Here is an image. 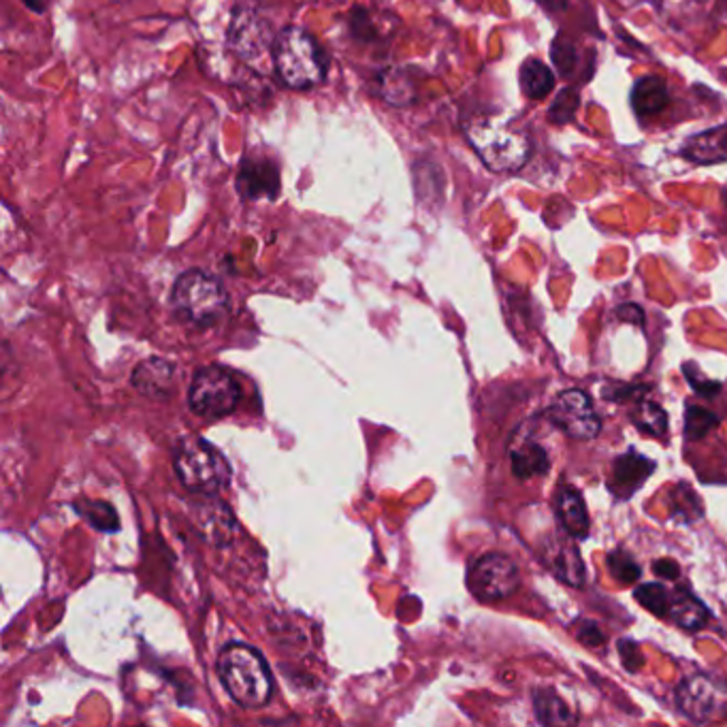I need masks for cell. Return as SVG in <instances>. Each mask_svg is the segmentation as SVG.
<instances>
[{"label":"cell","instance_id":"obj_1","mask_svg":"<svg viewBox=\"0 0 727 727\" xmlns=\"http://www.w3.org/2000/svg\"><path fill=\"white\" fill-rule=\"evenodd\" d=\"M272 64L286 88L311 90L325 84L329 73V54L308 30L286 27L276 34Z\"/></svg>","mask_w":727,"mask_h":727},{"label":"cell","instance_id":"obj_2","mask_svg":"<svg viewBox=\"0 0 727 727\" xmlns=\"http://www.w3.org/2000/svg\"><path fill=\"white\" fill-rule=\"evenodd\" d=\"M218 676L231 698L244 708H263L274 698V676L265 657L246 644H228L218 657Z\"/></svg>","mask_w":727,"mask_h":727},{"label":"cell","instance_id":"obj_3","mask_svg":"<svg viewBox=\"0 0 727 727\" xmlns=\"http://www.w3.org/2000/svg\"><path fill=\"white\" fill-rule=\"evenodd\" d=\"M171 308L182 322L195 329H209L223 320L228 308V293L216 276L191 269L173 284Z\"/></svg>","mask_w":727,"mask_h":727},{"label":"cell","instance_id":"obj_4","mask_svg":"<svg viewBox=\"0 0 727 727\" xmlns=\"http://www.w3.org/2000/svg\"><path fill=\"white\" fill-rule=\"evenodd\" d=\"M173 468L180 482L193 493H216L226 487L231 468L209 442L188 436L173 448Z\"/></svg>","mask_w":727,"mask_h":727},{"label":"cell","instance_id":"obj_5","mask_svg":"<svg viewBox=\"0 0 727 727\" xmlns=\"http://www.w3.org/2000/svg\"><path fill=\"white\" fill-rule=\"evenodd\" d=\"M239 382L223 367L198 369L188 391L191 410L205 420H218L233 414L239 406Z\"/></svg>","mask_w":727,"mask_h":727},{"label":"cell","instance_id":"obj_6","mask_svg":"<svg viewBox=\"0 0 727 727\" xmlns=\"http://www.w3.org/2000/svg\"><path fill=\"white\" fill-rule=\"evenodd\" d=\"M465 135L482 163L495 173H514L530 158V143L525 137L491 122H474L465 129Z\"/></svg>","mask_w":727,"mask_h":727},{"label":"cell","instance_id":"obj_7","mask_svg":"<svg viewBox=\"0 0 727 727\" xmlns=\"http://www.w3.org/2000/svg\"><path fill=\"white\" fill-rule=\"evenodd\" d=\"M676 706L694 724L717 721L726 717L727 689L715 678L696 674L678 685Z\"/></svg>","mask_w":727,"mask_h":727},{"label":"cell","instance_id":"obj_8","mask_svg":"<svg viewBox=\"0 0 727 727\" xmlns=\"http://www.w3.org/2000/svg\"><path fill=\"white\" fill-rule=\"evenodd\" d=\"M470 591L474 593L475 600L480 602H502L510 597L519 585H521V572L516 563L500 555L491 553L475 561L468 576Z\"/></svg>","mask_w":727,"mask_h":727},{"label":"cell","instance_id":"obj_9","mask_svg":"<svg viewBox=\"0 0 727 727\" xmlns=\"http://www.w3.org/2000/svg\"><path fill=\"white\" fill-rule=\"evenodd\" d=\"M549 417L565 436L574 440H593L602 429V422L593 410L591 397L578 389L560 392V397L549 410Z\"/></svg>","mask_w":727,"mask_h":727},{"label":"cell","instance_id":"obj_10","mask_svg":"<svg viewBox=\"0 0 727 727\" xmlns=\"http://www.w3.org/2000/svg\"><path fill=\"white\" fill-rule=\"evenodd\" d=\"M237 193L244 201H274L280 196V163L274 156L248 154L242 158L235 180Z\"/></svg>","mask_w":727,"mask_h":727},{"label":"cell","instance_id":"obj_11","mask_svg":"<svg viewBox=\"0 0 727 727\" xmlns=\"http://www.w3.org/2000/svg\"><path fill=\"white\" fill-rule=\"evenodd\" d=\"M276 34L267 20L258 18L253 11L235 13V20L228 29V43L235 54L246 64H258L274 52Z\"/></svg>","mask_w":727,"mask_h":727},{"label":"cell","instance_id":"obj_12","mask_svg":"<svg viewBox=\"0 0 727 727\" xmlns=\"http://www.w3.org/2000/svg\"><path fill=\"white\" fill-rule=\"evenodd\" d=\"M576 537L561 535V533H549L540 542V560L560 578L561 583L570 587H583L585 585V563L581 557V551L574 542Z\"/></svg>","mask_w":727,"mask_h":727},{"label":"cell","instance_id":"obj_13","mask_svg":"<svg viewBox=\"0 0 727 727\" xmlns=\"http://www.w3.org/2000/svg\"><path fill=\"white\" fill-rule=\"evenodd\" d=\"M655 470V461L638 452H627L616 457L611 475V491L618 498H629Z\"/></svg>","mask_w":727,"mask_h":727},{"label":"cell","instance_id":"obj_14","mask_svg":"<svg viewBox=\"0 0 727 727\" xmlns=\"http://www.w3.org/2000/svg\"><path fill=\"white\" fill-rule=\"evenodd\" d=\"M175 385V365L165 359H147L133 371V387L150 399H167Z\"/></svg>","mask_w":727,"mask_h":727},{"label":"cell","instance_id":"obj_15","mask_svg":"<svg viewBox=\"0 0 727 727\" xmlns=\"http://www.w3.org/2000/svg\"><path fill=\"white\" fill-rule=\"evenodd\" d=\"M680 154L698 165H713L727 161V124L694 135L680 147Z\"/></svg>","mask_w":727,"mask_h":727},{"label":"cell","instance_id":"obj_16","mask_svg":"<svg viewBox=\"0 0 727 727\" xmlns=\"http://www.w3.org/2000/svg\"><path fill=\"white\" fill-rule=\"evenodd\" d=\"M555 510L563 523V530L576 540H585L591 530L587 505L583 495L574 487H561L555 495Z\"/></svg>","mask_w":727,"mask_h":727},{"label":"cell","instance_id":"obj_17","mask_svg":"<svg viewBox=\"0 0 727 727\" xmlns=\"http://www.w3.org/2000/svg\"><path fill=\"white\" fill-rule=\"evenodd\" d=\"M629 103L636 115L648 117V115H655V113L666 110V105L670 103V92L662 78L646 75L632 88Z\"/></svg>","mask_w":727,"mask_h":727},{"label":"cell","instance_id":"obj_18","mask_svg":"<svg viewBox=\"0 0 727 727\" xmlns=\"http://www.w3.org/2000/svg\"><path fill=\"white\" fill-rule=\"evenodd\" d=\"M533 706H535V717L542 726H574L576 715L572 708L565 704L557 692L551 689H540L533 694Z\"/></svg>","mask_w":727,"mask_h":727},{"label":"cell","instance_id":"obj_19","mask_svg":"<svg viewBox=\"0 0 727 727\" xmlns=\"http://www.w3.org/2000/svg\"><path fill=\"white\" fill-rule=\"evenodd\" d=\"M378 94L392 107L410 105L414 101V85L408 78L406 69H401V66L385 69L378 75Z\"/></svg>","mask_w":727,"mask_h":727},{"label":"cell","instance_id":"obj_20","mask_svg":"<svg viewBox=\"0 0 727 727\" xmlns=\"http://www.w3.org/2000/svg\"><path fill=\"white\" fill-rule=\"evenodd\" d=\"M519 80H521V88H523L525 96L532 101L546 99L555 88V73L537 58H530L523 62Z\"/></svg>","mask_w":727,"mask_h":727},{"label":"cell","instance_id":"obj_21","mask_svg":"<svg viewBox=\"0 0 727 727\" xmlns=\"http://www.w3.org/2000/svg\"><path fill=\"white\" fill-rule=\"evenodd\" d=\"M549 468H551V459L546 450L535 442H523L521 447L512 450V472L521 480L546 474Z\"/></svg>","mask_w":727,"mask_h":727},{"label":"cell","instance_id":"obj_22","mask_svg":"<svg viewBox=\"0 0 727 727\" xmlns=\"http://www.w3.org/2000/svg\"><path fill=\"white\" fill-rule=\"evenodd\" d=\"M670 616L678 627H683L687 632H698L708 621V611L696 595L680 591V593H676V597L670 604Z\"/></svg>","mask_w":727,"mask_h":727},{"label":"cell","instance_id":"obj_23","mask_svg":"<svg viewBox=\"0 0 727 727\" xmlns=\"http://www.w3.org/2000/svg\"><path fill=\"white\" fill-rule=\"evenodd\" d=\"M75 510L84 516L85 521L99 530V532H117L120 528V521H117V514L113 510L112 505L105 504V502H80L75 504Z\"/></svg>","mask_w":727,"mask_h":727},{"label":"cell","instance_id":"obj_24","mask_svg":"<svg viewBox=\"0 0 727 727\" xmlns=\"http://www.w3.org/2000/svg\"><path fill=\"white\" fill-rule=\"evenodd\" d=\"M634 422H636V427L641 431H644V433H651V436L659 438L668 429V414L657 403H651V401H643L641 399V401H636Z\"/></svg>","mask_w":727,"mask_h":727},{"label":"cell","instance_id":"obj_25","mask_svg":"<svg viewBox=\"0 0 727 727\" xmlns=\"http://www.w3.org/2000/svg\"><path fill=\"white\" fill-rule=\"evenodd\" d=\"M717 424L719 420L710 410L692 403L685 408V438L689 442H698L702 438H706L708 433L715 431Z\"/></svg>","mask_w":727,"mask_h":727},{"label":"cell","instance_id":"obj_26","mask_svg":"<svg viewBox=\"0 0 727 727\" xmlns=\"http://www.w3.org/2000/svg\"><path fill=\"white\" fill-rule=\"evenodd\" d=\"M606 563H608L611 574L615 576L618 583H623V585H634V583H638L641 576H643V567L634 561V557H632L627 551H623V549H616V551H613V553L606 557Z\"/></svg>","mask_w":727,"mask_h":727},{"label":"cell","instance_id":"obj_27","mask_svg":"<svg viewBox=\"0 0 727 727\" xmlns=\"http://www.w3.org/2000/svg\"><path fill=\"white\" fill-rule=\"evenodd\" d=\"M634 597L643 604L648 613L657 616L670 615V595L664 585L657 583H644L636 588Z\"/></svg>","mask_w":727,"mask_h":727},{"label":"cell","instance_id":"obj_28","mask_svg":"<svg viewBox=\"0 0 727 727\" xmlns=\"http://www.w3.org/2000/svg\"><path fill=\"white\" fill-rule=\"evenodd\" d=\"M578 105H581V94L574 88H563L549 110V120L553 124H567L578 112Z\"/></svg>","mask_w":727,"mask_h":727},{"label":"cell","instance_id":"obj_29","mask_svg":"<svg viewBox=\"0 0 727 727\" xmlns=\"http://www.w3.org/2000/svg\"><path fill=\"white\" fill-rule=\"evenodd\" d=\"M551 58H553V64L560 71L561 78L567 80L576 71L578 54H576V45L570 39L557 37L555 43L551 45Z\"/></svg>","mask_w":727,"mask_h":727},{"label":"cell","instance_id":"obj_30","mask_svg":"<svg viewBox=\"0 0 727 727\" xmlns=\"http://www.w3.org/2000/svg\"><path fill=\"white\" fill-rule=\"evenodd\" d=\"M371 20H373V16H371L369 9H364V7L352 9L350 30H352L355 39H359L364 43H376L380 39V29Z\"/></svg>","mask_w":727,"mask_h":727},{"label":"cell","instance_id":"obj_31","mask_svg":"<svg viewBox=\"0 0 727 727\" xmlns=\"http://www.w3.org/2000/svg\"><path fill=\"white\" fill-rule=\"evenodd\" d=\"M616 648H618V655H621V662H623V668L632 674L641 670L644 666V655L641 651V646L629 641V638H621L616 643Z\"/></svg>","mask_w":727,"mask_h":727},{"label":"cell","instance_id":"obj_32","mask_svg":"<svg viewBox=\"0 0 727 727\" xmlns=\"http://www.w3.org/2000/svg\"><path fill=\"white\" fill-rule=\"evenodd\" d=\"M644 392H648L646 387H638V385H611L606 389H602V397L608 399V401H615V403H621V401H641Z\"/></svg>","mask_w":727,"mask_h":727},{"label":"cell","instance_id":"obj_33","mask_svg":"<svg viewBox=\"0 0 727 727\" xmlns=\"http://www.w3.org/2000/svg\"><path fill=\"white\" fill-rule=\"evenodd\" d=\"M576 638L587 646H602L606 643V634L593 621H581L576 627Z\"/></svg>","mask_w":727,"mask_h":727},{"label":"cell","instance_id":"obj_34","mask_svg":"<svg viewBox=\"0 0 727 727\" xmlns=\"http://www.w3.org/2000/svg\"><path fill=\"white\" fill-rule=\"evenodd\" d=\"M685 376L689 380V385L694 387V391L702 395V397H715L717 392L721 391V385L715 382V380H706V378H699L696 371H692L689 365H685Z\"/></svg>","mask_w":727,"mask_h":727},{"label":"cell","instance_id":"obj_35","mask_svg":"<svg viewBox=\"0 0 727 727\" xmlns=\"http://www.w3.org/2000/svg\"><path fill=\"white\" fill-rule=\"evenodd\" d=\"M653 572H655L657 576H662V578L674 581V578H678V574H680V565H678L676 561L659 560L653 563Z\"/></svg>","mask_w":727,"mask_h":727},{"label":"cell","instance_id":"obj_36","mask_svg":"<svg viewBox=\"0 0 727 727\" xmlns=\"http://www.w3.org/2000/svg\"><path fill=\"white\" fill-rule=\"evenodd\" d=\"M616 314L623 322H632V325H643L644 322L643 308L636 306V304H625V306L616 309Z\"/></svg>","mask_w":727,"mask_h":727},{"label":"cell","instance_id":"obj_37","mask_svg":"<svg viewBox=\"0 0 727 727\" xmlns=\"http://www.w3.org/2000/svg\"><path fill=\"white\" fill-rule=\"evenodd\" d=\"M22 2L29 7L30 11H34V13H39V16L48 13V9H50V4H52V0H22Z\"/></svg>","mask_w":727,"mask_h":727},{"label":"cell","instance_id":"obj_38","mask_svg":"<svg viewBox=\"0 0 727 727\" xmlns=\"http://www.w3.org/2000/svg\"><path fill=\"white\" fill-rule=\"evenodd\" d=\"M542 4H544L549 11H555V13H560V11H565V9H567V0H542Z\"/></svg>","mask_w":727,"mask_h":727}]
</instances>
